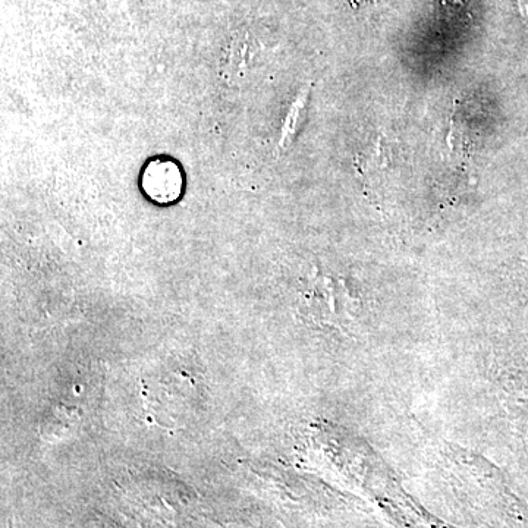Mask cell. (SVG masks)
I'll return each mask as SVG.
<instances>
[{"instance_id":"1","label":"cell","mask_w":528,"mask_h":528,"mask_svg":"<svg viewBox=\"0 0 528 528\" xmlns=\"http://www.w3.org/2000/svg\"><path fill=\"white\" fill-rule=\"evenodd\" d=\"M143 190L152 200L160 204L178 200L184 187L181 169L171 160H153L144 169Z\"/></svg>"},{"instance_id":"2","label":"cell","mask_w":528,"mask_h":528,"mask_svg":"<svg viewBox=\"0 0 528 528\" xmlns=\"http://www.w3.org/2000/svg\"><path fill=\"white\" fill-rule=\"evenodd\" d=\"M308 91H303V94L298 96V99L292 103L289 109L288 116H286L284 127H282L281 140H279V147L285 149L292 141L295 132L300 127L301 116H303L304 109H306Z\"/></svg>"},{"instance_id":"3","label":"cell","mask_w":528,"mask_h":528,"mask_svg":"<svg viewBox=\"0 0 528 528\" xmlns=\"http://www.w3.org/2000/svg\"><path fill=\"white\" fill-rule=\"evenodd\" d=\"M518 3H520L521 14L528 20V0H518Z\"/></svg>"}]
</instances>
